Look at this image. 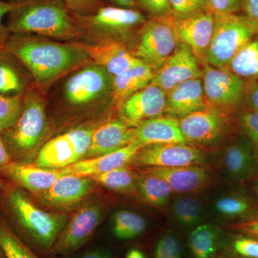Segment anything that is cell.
<instances>
[{
    "label": "cell",
    "mask_w": 258,
    "mask_h": 258,
    "mask_svg": "<svg viewBox=\"0 0 258 258\" xmlns=\"http://www.w3.org/2000/svg\"><path fill=\"white\" fill-rule=\"evenodd\" d=\"M11 161V158H10L9 154H8V150H7V148L5 147L3 139L0 137V169L8 165Z\"/></svg>",
    "instance_id": "48"
},
{
    "label": "cell",
    "mask_w": 258,
    "mask_h": 258,
    "mask_svg": "<svg viewBox=\"0 0 258 258\" xmlns=\"http://www.w3.org/2000/svg\"><path fill=\"white\" fill-rule=\"evenodd\" d=\"M111 76L98 64L81 70L64 85L66 101L74 106H85L98 101L112 90Z\"/></svg>",
    "instance_id": "11"
},
{
    "label": "cell",
    "mask_w": 258,
    "mask_h": 258,
    "mask_svg": "<svg viewBox=\"0 0 258 258\" xmlns=\"http://www.w3.org/2000/svg\"><path fill=\"white\" fill-rule=\"evenodd\" d=\"M101 217V209L97 205L83 207L64 226L50 254H69L80 248L92 236L99 225Z\"/></svg>",
    "instance_id": "13"
},
{
    "label": "cell",
    "mask_w": 258,
    "mask_h": 258,
    "mask_svg": "<svg viewBox=\"0 0 258 258\" xmlns=\"http://www.w3.org/2000/svg\"><path fill=\"white\" fill-rule=\"evenodd\" d=\"M205 154L189 144H158L141 149L131 164L147 167L203 165Z\"/></svg>",
    "instance_id": "10"
},
{
    "label": "cell",
    "mask_w": 258,
    "mask_h": 258,
    "mask_svg": "<svg viewBox=\"0 0 258 258\" xmlns=\"http://www.w3.org/2000/svg\"><path fill=\"white\" fill-rule=\"evenodd\" d=\"M23 106V98L21 96L0 95V132L10 128L18 121Z\"/></svg>",
    "instance_id": "38"
},
{
    "label": "cell",
    "mask_w": 258,
    "mask_h": 258,
    "mask_svg": "<svg viewBox=\"0 0 258 258\" xmlns=\"http://www.w3.org/2000/svg\"><path fill=\"white\" fill-rule=\"evenodd\" d=\"M244 104L247 109L258 112V81H246Z\"/></svg>",
    "instance_id": "44"
},
{
    "label": "cell",
    "mask_w": 258,
    "mask_h": 258,
    "mask_svg": "<svg viewBox=\"0 0 258 258\" xmlns=\"http://www.w3.org/2000/svg\"><path fill=\"white\" fill-rule=\"evenodd\" d=\"M206 207L197 195H180L171 204V218L180 229L190 231L203 223Z\"/></svg>",
    "instance_id": "29"
},
{
    "label": "cell",
    "mask_w": 258,
    "mask_h": 258,
    "mask_svg": "<svg viewBox=\"0 0 258 258\" xmlns=\"http://www.w3.org/2000/svg\"><path fill=\"white\" fill-rule=\"evenodd\" d=\"M220 250L235 258H258V240L239 233L222 240Z\"/></svg>",
    "instance_id": "36"
},
{
    "label": "cell",
    "mask_w": 258,
    "mask_h": 258,
    "mask_svg": "<svg viewBox=\"0 0 258 258\" xmlns=\"http://www.w3.org/2000/svg\"><path fill=\"white\" fill-rule=\"evenodd\" d=\"M222 172L230 179L244 180L258 170V160L253 144L248 139L240 138L225 147L220 159Z\"/></svg>",
    "instance_id": "18"
},
{
    "label": "cell",
    "mask_w": 258,
    "mask_h": 258,
    "mask_svg": "<svg viewBox=\"0 0 258 258\" xmlns=\"http://www.w3.org/2000/svg\"><path fill=\"white\" fill-rule=\"evenodd\" d=\"M225 69L245 81H258V33L239 51Z\"/></svg>",
    "instance_id": "31"
},
{
    "label": "cell",
    "mask_w": 258,
    "mask_h": 258,
    "mask_svg": "<svg viewBox=\"0 0 258 258\" xmlns=\"http://www.w3.org/2000/svg\"><path fill=\"white\" fill-rule=\"evenodd\" d=\"M8 57L3 48L0 51V95L20 96L25 88V80L16 64Z\"/></svg>",
    "instance_id": "32"
},
{
    "label": "cell",
    "mask_w": 258,
    "mask_h": 258,
    "mask_svg": "<svg viewBox=\"0 0 258 258\" xmlns=\"http://www.w3.org/2000/svg\"><path fill=\"white\" fill-rule=\"evenodd\" d=\"M113 1L119 5L120 8H128V9H131L135 3V0H113Z\"/></svg>",
    "instance_id": "51"
},
{
    "label": "cell",
    "mask_w": 258,
    "mask_h": 258,
    "mask_svg": "<svg viewBox=\"0 0 258 258\" xmlns=\"http://www.w3.org/2000/svg\"><path fill=\"white\" fill-rule=\"evenodd\" d=\"M134 142L144 147L158 144H189L180 128L179 119L160 115L134 128Z\"/></svg>",
    "instance_id": "21"
},
{
    "label": "cell",
    "mask_w": 258,
    "mask_h": 258,
    "mask_svg": "<svg viewBox=\"0 0 258 258\" xmlns=\"http://www.w3.org/2000/svg\"><path fill=\"white\" fill-rule=\"evenodd\" d=\"M179 125L189 143L213 146L229 133L231 121L227 113L207 106L180 118Z\"/></svg>",
    "instance_id": "9"
},
{
    "label": "cell",
    "mask_w": 258,
    "mask_h": 258,
    "mask_svg": "<svg viewBox=\"0 0 258 258\" xmlns=\"http://www.w3.org/2000/svg\"><path fill=\"white\" fill-rule=\"evenodd\" d=\"M93 187V180L90 177L63 175L41 194L42 199L44 203L56 208H70L81 203Z\"/></svg>",
    "instance_id": "23"
},
{
    "label": "cell",
    "mask_w": 258,
    "mask_h": 258,
    "mask_svg": "<svg viewBox=\"0 0 258 258\" xmlns=\"http://www.w3.org/2000/svg\"><path fill=\"white\" fill-rule=\"evenodd\" d=\"M125 258H146L145 254L140 249L134 248L127 252Z\"/></svg>",
    "instance_id": "50"
},
{
    "label": "cell",
    "mask_w": 258,
    "mask_h": 258,
    "mask_svg": "<svg viewBox=\"0 0 258 258\" xmlns=\"http://www.w3.org/2000/svg\"><path fill=\"white\" fill-rule=\"evenodd\" d=\"M147 226L145 219L139 214L120 210L113 217V232L119 240H132L142 235Z\"/></svg>",
    "instance_id": "33"
},
{
    "label": "cell",
    "mask_w": 258,
    "mask_h": 258,
    "mask_svg": "<svg viewBox=\"0 0 258 258\" xmlns=\"http://www.w3.org/2000/svg\"><path fill=\"white\" fill-rule=\"evenodd\" d=\"M0 246L7 258H40L0 217Z\"/></svg>",
    "instance_id": "35"
},
{
    "label": "cell",
    "mask_w": 258,
    "mask_h": 258,
    "mask_svg": "<svg viewBox=\"0 0 258 258\" xmlns=\"http://www.w3.org/2000/svg\"><path fill=\"white\" fill-rule=\"evenodd\" d=\"M3 48H4V45H3V44L0 42V51L3 50Z\"/></svg>",
    "instance_id": "56"
},
{
    "label": "cell",
    "mask_w": 258,
    "mask_h": 258,
    "mask_svg": "<svg viewBox=\"0 0 258 258\" xmlns=\"http://www.w3.org/2000/svg\"><path fill=\"white\" fill-rule=\"evenodd\" d=\"M215 23L206 64L225 69L232 59L258 33V27L247 16L215 15Z\"/></svg>",
    "instance_id": "5"
},
{
    "label": "cell",
    "mask_w": 258,
    "mask_h": 258,
    "mask_svg": "<svg viewBox=\"0 0 258 258\" xmlns=\"http://www.w3.org/2000/svg\"><path fill=\"white\" fill-rule=\"evenodd\" d=\"M93 30L106 33H124L143 25L146 19L142 13L128 8L105 7L86 18Z\"/></svg>",
    "instance_id": "24"
},
{
    "label": "cell",
    "mask_w": 258,
    "mask_h": 258,
    "mask_svg": "<svg viewBox=\"0 0 258 258\" xmlns=\"http://www.w3.org/2000/svg\"><path fill=\"white\" fill-rule=\"evenodd\" d=\"M139 2L153 18L171 15L169 0H139Z\"/></svg>",
    "instance_id": "42"
},
{
    "label": "cell",
    "mask_w": 258,
    "mask_h": 258,
    "mask_svg": "<svg viewBox=\"0 0 258 258\" xmlns=\"http://www.w3.org/2000/svg\"><path fill=\"white\" fill-rule=\"evenodd\" d=\"M203 69L189 46L179 42L172 55L154 72L153 84L165 92L189 80L200 79Z\"/></svg>",
    "instance_id": "12"
},
{
    "label": "cell",
    "mask_w": 258,
    "mask_h": 258,
    "mask_svg": "<svg viewBox=\"0 0 258 258\" xmlns=\"http://www.w3.org/2000/svg\"><path fill=\"white\" fill-rule=\"evenodd\" d=\"M186 246L176 232L166 231L156 241L153 258H184Z\"/></svg>",
    "instance_id": "37"
},
{
    "label": "cell",
    "mask_w": 258,
    "mask_h": 258,
    "mask_svg": "<svg viewBox=\"0 0 258 258\" xmlns=\"http://www.w3.org/2000/svg\"><path fill=\"white\" fill-rule=\"evenodd\" d=\"M166 113L180 118L203 109L207 105L203 79L189 80L166 93Z\"/></svg>",
    "instance_id": "22"
},
{
    "label": "cell",
    "mask_w": 258,
    "mask_h": 258,
    "mask_svg": "<svg viewBox=\"0 0 258 258\" xmlns=\"http://www.w3.org/2000/svg\"><path fill=\"white\" fill-rule=\"evenodd\" d=\"M216 258H235L232 257V256L230 255V254L225 253V252H222V251L220 250L218 254H217Z\"/></svg>",
    "instance_id": "52"
},
{
    "label": "cell",
    "mask_w": 258,
    "mask_h": 258,
    "mask_svg": "<svg viewBox=\"0 0 258 258\" xmlns=\"http://www.w3.org/2000/svg\"><path fill=\"white\" fill-rule=\"evenodd\" d=\"M179 42L172 15L152 18L141 29L135 55L155 71L172 55Z\"/></svg>",
    "instance_id": "6"
},
{
    "label": "cell",
    "mask_w": 258,
    "mask_h": 258,
    "mask_svg": "<svg viewBox=\"0 0 258 258\" xmlns=\"http://www.w3.org/2000/svg\"><path fill=\"white\" fill-rule=\"evenodd\" d=\"M0 258H7L6 255H5L4 251L2 249L1 246H0Z\"/></svg>",
    "instance_id": "53"
},
{
    "label": "cell",
    "mask_w": 258,
    "mask_h": 258,
    "mask_svg": "<svg viewBox=\"0 0 258 258\" xmlns=\"http://www.w3.org/2000/svg\"><path fill=\"white\" fill-rule=\"evenodd\" d=\"M70 8L77 11H85L96 6L98 0H66Z\"/></svg>",
    "instance_id": "47"
},
{
    "label": "cell",
    "mask_w": 258,
    "mask_h": 258,
    "mask_svg": "<svg viewBox=\"0 0 258 258\" xmlns=\"http://www.w3.org/2000/svg\"><path fill=\"white\" fill-rule=\"evenodd\" d=\"M90 58L114 77L130 68L142 63L121 42L107 40L94 45H81Z\"/></svg>",
    "instance_id": "20"
},
{
    "label": "cell",
    "mask_w": 258,
    "mask_h": 258,
    "mask_svg": "<svg viewBox=\"0 0 258 258\" xmlns=\"http://www.w3.org/2000/svg\"><path fill=\"white\" fill-rule=\"evenodd\" d=\"M20 3H5L0 1V42L5 45V42L10 35L7 27H5L3 24V19L5 15L9 14L12 11L18 8L20 6Z\"/></svg>",
    "instance_id": "45"
},
{
    "label": "cell",
    "mask_w": 258,
    "mask_h": 258,
    "mask_svg": "<svg viewBox=\"0 0 258 258\" xmlns=\"http://www.w3.org/2000/svg\"><path fill=\"white\" fill-rule=\"evenodd\" d=\"M143 171L165 180L173 192L196 195L211 186L215 181L212 171L203 165L178 167H147Z\"/></svg>",
    "instance_id": "16"
},
{
    "label": "cell",
    "mask_w": 258,
    "mask_h": 258,
    "mask_svg": "<svg viewBox=\"0 0 258 258\" xmlns=\"http://www.w3.org/2000/svg\"><path fill=\"white\" fill-rule=\"evenodd\" d=\"M202 79L208 106L230 115L244 104L246 81L228 69L205 64Z\"/></svg>",
    "instance_id": "7"
},
{
    "label": "cell",
    "mask_w": 258,
    "mask_h": 258,
    "mask_svg": "<svg viewBox=\"0 0 258 258\" xmlns=\"http://www.w3.org/2000/svg\"><path fill=\"white\" fill-rule=\"evenodd\" d=\"M222 240L223 236L218 227L203 223L189 231L185 246L189 258H216Z\"/></svg>",
    "instance_id": "27"
},
{
    "label": "cell",
    "mask_w": 258,
    "mask_h": 258,
    "mask_svg": "<svg viewBox=\"0 0 258 258\" xmlns=\"http://www.w3.org/2000/svg\"><path fill=\"white\" fill-rule=\"evenodd\" d=\"M154 72L142 62L113 77L111 91L115 103L120 107L129 97L147 87L152 82Z\"/></svg>",
    "instance_id": "26"
},
{
    "label": "cell",
    "mask_w": 258,
    "mask_h": 258,
    "mask_svg": "<svg viewBox=\"0 0 258 258\" xmlns=\"http://www.w3.org/2000/svg\"><path fill=\"white\" fill-rule=\"evenodd\" d=\"M137 187L144 201L156 208H165L174 193L165 180L144 171L137 175Z\"/></svg>",
    "instance_id": "30"
},
{
    "label": "cell",
    "mask_w": 258,
    "mask_h": 258,
    "mask_svg": "<svg viewBox=\"0 0 258 258\" xmlns=\"http://www.w3.org/2000/svg\"><path fill=\"white\" fill-rule=\"evenodd\" d=\"M23 112L13 126L0 132L12 161L26 164L43 140L47 120L43 102L31 92L23 98Z\"/></svg>",
    "instance_id": "4"
},
{
    "label": "cell",
    "mask_w": 258,
    "mask_h": 258,
    "mask_svg": "<svg viewBox=\"0 0 258 258\" xmlns=\"http://www.w3.org/2000/svg\"><path fill=\"white\" fill-rule=\"evenodd\" d=\"M144 147L137 142H132L119 150L88 158L75 163L72 165L58 169L64 175L91 177L131 164L137 153Z\"/></svg>",
    "instance_id": "17"
},
{
    "label": "cell",
    "mask_w": 258,
    "mask_h": 258,
    "mask_svg": "<svg viewBox=\"0 0 258 258\" xmlns=\"http://www.w3.org/2000/svg\"><path fill=\"white\" fill-rule=\"evenodd\" d=\"M215 23V15L208 10L183 20H176L179 42L189 47L200 66L206 64Z\"/></svg>",
    "instance_id": "15"
},
{
    "label": "cell",
    "mask_w": 258,
    "mask_h": 258,
    "mask_svg": "<svg viewBox=\"0 0 258 258\" xmlns=\"http://www.w3.org/2000/svg\"><path fill=\"white\" fill-rule=\"evenodd\" d=\"M254 188H255L256 192L258 194V181H257V183H256L255 186H254Z\"/></svg>",
    "instance_id": "55"
},
{
    "label": "cell",
    "mask_w": 258,
    "mask_h": 258,
    "mask_svg": "<svg viewBox=\"0 0 258 258\" xmlns=\"http://www.w3.org/2000/svg\"><path fill=\"white\" fill-rule=\"evenodd\" d=\"M93 129L77 128L50 139L40 149L34 165L45 169H60L86 158Z\"/></svg>",
    "instance_id": "8"
},
{
    "label": "cell",
    "mask_w": 258,
    "mask_h": 258,
    "mask_svg": "<svg viewBox=\"0 0 258 258\" xmlns=\"http://www.w3.org/2000/svg\"><path fill=\"white\" fill-rule=\"evenodd\" d=\"M242 9L245 13V16L258 27V0H243Z\"/></svg>",
    "instance_id": "46"
},
{
    "label": "cell",
    "mask_w": 258,
    "mask_h": 258,
    "mask_svg": "<svg viewBox=\"0 0 258 258\" xmlns=\"http://www.w3.org/2000/svg\"><path fill=\"white\" fill-rule=\"evenodd\" d=\"M212 208L215 215L225 221H245L256 217L255 206L252 200L235 191L217 195L212 201Z\"/></svg>",
    "instance_id": "28"
},
{
    "label": "cell",
    "mask_w": 258,
    "mask_h": 258,
    "mask_svg": "<svg viewBox=\"0 0 258 258\" xmlns=\"http://www.w3.org/2000/svg\"><path fill=\"white\" fill-rule=\"evenodd\" d=\"M64 174L58 169H45L28 164L11 161L0 169V176L14 186L31 191L42 194Z\"/></svg>",
    "instance_id": "19"
},
{
    "label": "cell",
    "mask_w": 258,
    "mask_h": 258,
    "mask_svg": "<svg viewBox=\"0 0 258 258\" xmlns=\"http://www.w3.org/2000/svg\"><path fill=\"white\" fill-rule=\"evenodd\" d=\"M5 186V183L4 181H3V179L0 178V189H2V188L4 187Z\"/></svg>",
    "instance_id": "54"
},
{
    "label": "cell",
    "mask_w": 258,
    "mask_h": 258,
    "mask_svg": "<svg viewBox=\"0 0 258 258\" xmlns=\"http://www.w3.org/2000/svg\"><path fill=\"white\" fill-rule=\"evenodd\" d=\"M3 189L2 207L9 218L5 221L29 247L32 245L50 254L66 225V216L40 210L21 188L13 185Z\"/></svg>",
    "instance_id": "1"
},
{
    "label": "cell",
    "mask_w": 258,
    "mask_h": 258,
    "mask_svg": "<svg viewBox=\"0 0 258 258\" xmlns=\"http://www.w3.org/2000/svg\"><path fill=\"white\" fill-rule=\"evenodd\" d=\"M4 50L22 62L39 83L49 82L90 58L81 45L43 41L25 34L9 35Z\"/></svg>",
    "instance_id": "2"
},
{
    "label": "cell",
    "mask_w": 258,
    "mask_h": 258,
    "mask_svg": "<svg viewBox=\"0 0 258 258\" xmlns=\"http://www.w3.org/2000/svg\"><path fill=\"white\" fill-rule=\"evenodd\" d=\"M134 142V128L124 122L113 120L93 130L86 158L104 155L119 150Z\"/></svg>",
    "instance_id": "25"
},
{
    "label": "cell",
    "mask_w": 258,
    "mask_h": 258,
    "mask_svg": "<svg viewBox=\"0 0 258 258\" xmlns=\"http://www.w3.org/2000/svg\"><path fill=\"white\" fill-rule=\"evenodd\" d=\"M242 4L243 0H208V11L214 15L236 14Z\"/></svg>",
    "instance_id": "41"
},
{
    "label": "cell",
    "mask_w": 258,
    "mask_h": 258,
    "mask_svg": "<svg viewBox=\"0 0 258 258\" xmlns=\"http://www.w3.org/2000/svg\"><path fill=\"white\" fill-rule=\"evenodd\" d=\"M81 258H111L109 253L103 251H93L85 254Z\"/></svg>",
    "instance_id": "49"
},
{
    "label": "cell",
    "mask_w": 258,
    "mask_h": 258,
    "mask_svg": "<svg viewBox=\"0 0 258 258\" xmlns=\"http://www.w3.org/2000/svg\"><path fill=\"white\" fill-rule=\"evenodd\" d=\"M90 178L108 189L118 192L133 193L137 190V175L126 166L117 168Z\"/></svg>",
    "instance_id": "34"
},
{
    "label": "cell",
    "mask_w": 258,
    "mask_h": 258,
    "mask_svg": "<svg viewBox=\"0 0 258 258\" xmlns=\"http://www.w3.org/2000/svg\"><path fill=\"white\" fill-rule=\"evenodd\" d=\"M228 230L237 231L239 233L250 236L258 240V216L227 227Z\"/></svg>",
    "instance_id": "43"
},
{
    "label": "cell",
    "mask_w": 258,
    "mask_h": 258,
    "mask_svg": "<svg viewBox=\"0 0 258 258\" xmlns=\"http://www.w3.org/2000/svg\"><path fill=\"white\" fill-rule=\"evenodd\" d=\"M166 106L165 91L151 83L125 100L120 111L125 124L135 128L145 120L164 114Z\"/></svg>",
    "instance_id": "14"
},
{
    "label": "cell",
    "mask_w": 258,
    "mask_h": 258,
    "mask_svg": "<svg viewBox=\"0 0 258 258\" xmlns=\"http://www.w3.org/2000/svg\"><path fill=\"white\" fill-rule=\"evenodd\" d=\"M9 33H35L57 38H70L76 34L74 22L60 0L20 2L9 14Z\"/></svg>",
    "instance_id": "3"
},
{
    "label": "cell",
    "mask_w": 258,
    "mask_h": 258,
    "mask_svg": "<svg viewBox=\"0 0 258 258\" xmlns=\"http://www.w3.org/2000/svg\"><path fill=\"white\" fill-rule=\"evenodd\" d=\"M239 123L247 138L258 149V112L249 109L242 111Z\"/></svg>",
    "instance_id": "40"
},
{
    "label": "cell",
    "mask_w": 258,
    "mask_h": 258,
    "mask_svg": "<svg viewBox=\"0 0 258 258\" xmlns=\"http://www.w3.org/2000/svg\"><path fill=\"white\" fill-rule=\"evenodd\" d=\"M171 15L183 20L208 10V0H169Z\"/></svg>",
    "instance_id": "39"
}]
</instances>
